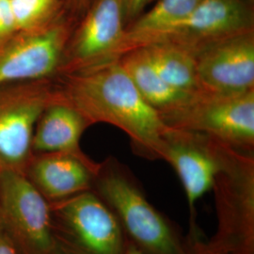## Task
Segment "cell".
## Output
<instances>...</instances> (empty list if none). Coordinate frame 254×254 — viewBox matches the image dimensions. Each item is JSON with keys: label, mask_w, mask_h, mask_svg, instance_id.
Returning <instances> with one entry per match:
<instances>
[{"label": "cell", "mask_w": 254, "mask_h": 254, "mask_svg": "<svg viewBox=\"0 0 254 254\" xmlns=\"http://www.w3.org/2000/svg\"><path fill=\"white\" fill-rule=\"evenodd\" d=\"M53 80L55 102L77 110L90 126L106 123L118 127L138 154L161 158L164 136L170 127L143 99L118 60Z\"/></svg>", "instance_id": "6da1fadb"}, {"label": "cell", "mask_w": 254, "mask_h": 254, "mask_svg": "<svg viewBox=\"0 0 254 254\" xmlns=\"http://www.w3.org/2000/svg\"><path fill=\"white\" fill-rule=\"evenodd\" d=\"M158 113L167 127L204 134L243 152L254 149V90L200 91Z\"/></svg>", "instance_id": "3957f363"}, {"label": "cell", "mask_w": 254, "mask_h": 254, "mask_svg": "<svg viewBox=\"0 0 254 254\" xmlns=\"http://www.w3.org/2000/svg\"><path fill=\"white\" fill-rule=\"evenodd\" d=\"M219 140L170 127L164 136L161 158L173 167L184 187L192 214L196 201L215 186L219 170Z\"/></svg>", "instance_id": "30bf717a"}, {"label": "cell", "mask_w": 254, "mask_h": 254, "mask_svg": "<svg viewBox=\"0 0 254 254\" xmlns=\"http://www.w3.org/2000/svg\"><path fill=\"white\" fill-rule=\"evenodd\" d=\"M18 31L45 27L67 12L65 0H9Z\"/></svg>", "instance_id": "e0dca14e"}, {"label": "cell", "mask_w": 254, "mask_h": 254, "mask_svg": "<svg viewBox=\"0 0 254 254\" xmlns=\"http://www.w3.org/2000/svg\"><path fill=\"white\" fill-rule=\"evenodd\" d=\"M254 29L251 0H200L190 14L160 41L189 49L193 54L228 37Z\"/></svg>", "instance_id": "9c48e42d"}, {"label": "cell", "mask_w": 254, "mask_h": 254, "mask_svg": "<svg viewBox=\"0 0 254 254\" xmlns=\"http://www.w3.org/2000/svg\"><path fill=\"white\" fill-rule=\"evenodd\" d=\"M53 102V78L0 87V173H25L37 122Z\"/></svg>", "instance_id": "277c9868"}, {"label": "cell", "mask_w": 254, "mask_h": 254, "mask_svg": "<svg viewBox=\"0 0 254 254\" xmlns=\"http://www.w3.org/2000/svg\"></svg>", "instance_id": "cb8c5ba5"}, {"label": "cell", "mask_w": 254, "mask_h": 254, "mask_svg": "<svg viewBox=\"0 0 254 254\" xmlns=\"http://www.w3.org/2000/svg\"><path fill=\"white\" fill-rule=\"evenodd\" d=\"M126 27L125 0H91L68 40L57 76L116 61Z\"/></svg>", "instance_id": "8992f818"}, {"label": "cell", "mask_w": 254, "mask_h": 254, "mask_svg": "<svg viewBox=\"0 0 254 254\" xmlns=\"http://www.w3.org/2000/svg\"><path fill=\"white\" fill-rule=\"evenodd\" d=\"M251 1H253V2H254V0H251Z\"/></svg>", "instance_id": "603a6c76"}, {"label": "cell", "mask_w": 254, "mask_h": 254, "mask_svg": "<svg viewBox=\"0 0 254 254\" xmlns=\"http://www.w3.org/2000/svg\"><path fill=\"white\" fill-rule=\"evenodd\" d=\"M19 32L9 0H0V45Z\"/></svg>", "instance_id": "ac0fdd59"}, {"label": "cell", "mask_w": 254, "mask_h": 254, "mask_svg": "<svg viewBox=\"0 0 254 254\" xmlns=\"http://www.w3.org/2000/svg\"><path fill=\"white\" fill-rule=\"evenodd\" d=\"M7 230L0 223V254H19Z\"/></svg>", "instance_id": "44dd1931"}, {"label": "cell", "mask_w": 254, "mask_h": 254, "mask_svg": "<svg viewBox=\"0 0 254 254\" xmlns=\"http://www.w3.org/2000/svg\"><path fill=\"white\" fill-rule=\"evenodd\" d=\"M154 7L143 11L127 25L116 52V60L128 51L160 40L184 21L200 0H156Z\"/></svg>", "instance_id": "5bb4252c"}, {"label": "cell", "mask_w": 254, "mask_h": 254, "mask_svg": "<svg viewBox=\"0 0 254 254\" xmlns=\"http://www.w3.org/2000/svg\"><path fill=\"white\" fill-rule=\"evenodd\" d=\"M90 127L81 114L72 107L53 102L37 122L32 137V151L38 154H71L91 166H97L80 149V138Z\"/></svg>", "instance_id": "4fadbf2b"}, {"label": "cell", "mask_w": 254, "mask_h": 254, "mask_svg": "<svg viewBox=\"0 0 254 254\" xmlns=\"http://www.w3.org/2000/svg\"><path fill=\"white\" fill-rule=\"evenodd\" d=\"M118 61L143 99L157 112L173 108L191 95L164 81L151 63L145 47L128 51Z\"/></svg>", "instance_id": "9a60e30c"}, {"label": "cell", "mask_w": 254, "mask_h": 254, "mask_svg": "<svg viewBox=\"0 0 254 254\" xmlns=\"http://www.w3.org/2000/svg\"><path fill=\"white\" fill-rule=\"evenodd\" d=\"M65 1H66V0H65Z\"/></svg>", "instance_id": "d4e9b609"}, {"label": "cell", "mask_w": 254, "mask_h": 254, "mask_svg": "<svg viewBox=\"0 0 254 254\" xmlns=\"http://www.w3.org/2000/svg\"><path fill=\"white\" fill-rule=\"evenodd\" d=\"M76 23L66 12L47 26L19 31L0 45V87L56 77Z\"/></svg>", "instance_id": "5b68a950"}, {"label": "cell", "mask_w": 254, "mask_h": 254, "mask_svg": "<svg viewBox=\"0 0 254 254\" xmlns=\"http://www.w3.org/2000/svg\"><path fill=\"white\" fill-rule=\"evenodd\" d=\"M122 254H144L133 242H131L127 237V242Z\"/></svg>", "instance_id": "7402d4cb"}, {"label": "cell", "mask_w": 254, "mask_h": 254, "mask_svg": "<svg viewBox=\"0 0 254 254\" xmlns=\"http://www.w3.org/2000/svg\"><path fill=\"white\" fill-rule=\"evenodd\" d=\"M98 196L118 218L127 238L144 254H191L168 220L146 199L130 173L106 161L94 176Z\"/></svg>", "instance_id": "7a4b0ae2"}, {"label": "cell", "mask_w": 254, "mask_h": 254, "mask_svg": "<svg viewBox=\"0 0 254 254\" xmlns=\"http://www.w3.org/2000/svg\"><path fill=\"white\" fill-rule=\"evenodd\" d=\"M27 164V178L50 199H65L88 191L100 168L65 154H40Z\"/></svg>", "instance_id": "7c38bea8"}, {"label": "cell", "mask_w": 254, "mask_h": 254, "mask_svg": "<svg viewBox=\"0 0 254 254\" xmlns=\"http://www.w3.org/2000/svg\"><path fill=\"white\" fill-rule=\"evenodd\" d=\"M0 223L35 254L54 248L49 205L25 173H0Z\"/></svg>", "instance_id": "52a82bcc"}, {"label": "cell", "mask_w": 254, "mask_h": 254, "mask_svg": "<svg viewBox=\"0 0 254 254\" xmlns=\"http://www.w3.org/2000/svg\"><path fill=\"white\" fill-rule=\"evenodd\" d=\"M143 47L156 72L173 89L188 94L201 91L195 56L189 49L167 41Z\"/></svg>", "instance_id": "2e32d148"}, {"label": "cell", "mask_w": 254, "mask_h": 254, "mask_svg": "<svg viewBox=\"0 0 254 254\" xmlns=\"http://www.w3.org/2000/svg\"><path fill=\"white\" fill-rule=\"evenodd\" d=\"M57 209L85 254H123L127 236L117 217L98 195L84 191Z\"/></svg>", "instance_id": "8fae6325"}, {"label": "cell", "mask_w": 254, "mask_h": 254, "mask_svg": "<svg viewBox=\"0 0 254 254\" xmlns=\"http://www.w3.org/2000/svg\"><path fill=\"white\" fill-rule=\"evenodd\" d=\"M154 1L156 0H125L127 26L137 18L144 11V9Z\"/></svg>", "instance_id": "d6986e66"}, {"label": "cell", "mask_w": 254, "mask_h": 254, "mask_svg": "<svg viewBox=\"0 0 254 254\" xmlns=\"http://www.w3.org/2000/svg\"><path fill=\"white\" fill-rule=\"evenodd\" d=\"M91 0H66L67 12L77 21L88 9Z\"/></svg>", "instance_id": "ffe728a7"}, {"label": "cell", "mask_w": 254, "mask_h": 254, "mask_svg": "<svg viewBox=\"0 0 254 254\" xmlns=\"http://www.w3.org/2000/svg\"><path fill=\"white\" fill-rule=\"evenodd\" d=\"M201 91L240 93L254 90V29L194 53Z\"/></svg>", "instance_id": "ba28073f"}]
</instances>
